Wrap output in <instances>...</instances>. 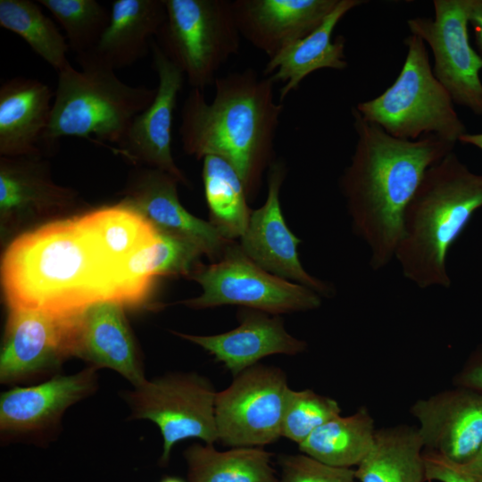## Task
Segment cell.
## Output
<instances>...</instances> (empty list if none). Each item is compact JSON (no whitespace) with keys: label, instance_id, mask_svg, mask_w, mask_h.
<instances>
[{"label":"cell","instance_id":"1","mask_svg":"<svg viewBox=\"0 0 482 482\" xmlns=\"http://www.w3.org/2000/svg\"><path fill=\"white\" fill-rule=\"evenodd\" d=\"M1 282L10 310L72 316L99 302L122 304L119 269L78 217L14 239L2 258Z\"/></svg>","mask_w":482,"mask_h":482},{"label":"cell","instance_id":"2","mask_svg":"<svg viewBox=\"0 0 482 482\" xmlns=\"http://www.w3.org/2000/svg\"><path fill=\"white\" fill-rule=\"evenodd\" d=\"M352 114L357 141L339 185L353 232L369 249L371 269L379 270L395 259L403 212L425 172L455 144L435 134L397 138L354 108Z\"/></svg>","mask_w":482,"mask_h":482},{"label":"cell","instance_id":"3","mask_svg":"<svg viewBox=\"0 0 482 482\" xmlns=\"http://www.w3.org/2000/svg\"><path fill=\"white\" fill-rule=\"evenodd\" d=\"M274 82L252 68L218 77L208 102L191 88L180 112L182 149L196 159L218 156L242 179L248 197L259 189L262 175L274 162V141L283 112L276 102Z\"/></svg>","mask_w":482,"mask_h":482},{"label":"cell","instance_id":"4","mask_svg":"<svg viewBox=\"0 0 482 482\" xmlns=\"http://www.w3.org/2000/svg\"><path fill=\"white\" fill-rule=\"evenodd\" d=\"M482 208V174L451 152L430 166L403 215L395 259L403 277L425 289L449 288L446 257Z\"/></svg>","mask_w":482,"mask_h":482},{"label":"cell","instance_id":"5","mask_svg":"<svg viewBox=\"0 0 482 482\" xmlns=\"http://www.w3.org/2000/svg\"><path fill=\"white\" fill-rule=\"evenodd\" d=\"M58 72L48 125L40 143L53 145L63 137H78L116 145L137 115L154 101L156 88L130 86L113 69L77 58Z\"/></svg>","mask_w":482,"mask_h":482},{"label":"cell","instance_id":"6","mask_svg":"<svg viewBox=\"0 0 482 482\" xmlns=\"http://www.w3.org/2000/svg\"><path fill=\"white\" fill-rule=\"evenodd\" d=\"M407 54L392 86L354 109L366 121L392 137L416 140L435 134L456 144L467 132L446 89L434 76L425 42L411 34L404 39Z\"/></svg>","mask_w":482,"mask_h":482},{"label":"cell","instance_id":"7","mask_svg":"<svg viewBox=\"0 0 482 482\" xmlns=\"http://www.w3.org/2000/svg\"><path fill=\"white\" fill-rule=\"evenodd\" d=\"M166 19L156 36L164 54L192 88L213 85L218 71L240 49L231 0H164Z\"/></svg>","mask_w":482,"mask_h":482},{"label":"cell","instance_id":"8","mask_svg":"<svg viewBox=\"0 0 482 482\" xmlns=\"http://www.w3.org/2000/svg\"><path fill=\"white\" fill-rule=\"evenodd\" d=\"M190 278L203 291L182 303L195 309L240 305L278 315L314 310L321 304L318 293L262 269L235 241L218 261L201 265Z\"/></svg>","mask_w":482,"mask_h":482},{"label":"cell","instance_id":"9","mask_svg":"<svg viewBox=\"0 0 482 482\" xmlns=\"http://www.w3.org/2000/svg\"><path fill=\"white\" fill-rule=\"evenodd\" d=\"M217 392L212 384L196 373H170L145 379L126 392L131 419L148 420L159 428L162 439L160 464L168 463L172 447L187 438L205 444L218 441L215 420Z\"/></svg>","mask_w":482,"mask_h":482},{"label":"cell","instance_id":"10","mask_svg":"<svg viewBox=\"0 0 482 482\" xmlns=\"http://www.w3.org/2000/svg\"><path fill=\"white\" fill-rule=\"evenodd\" d=\"M287 377L273 366L255 364L217 392L218 441L231 447H259L282 436Z\"/></svg>","mask_w":482,"mask_h":482},{"label":"cell","instance_id":"11","mask_svg":"<svg viewBox=\"0 0 482 482\" xmlns=\"http://www.w3.org/2000/svg\"><path fill=\"white\" fill-rule=\"evenodd\" d=\"M435 17L407 21L412 35L433 53L434 76L454 104L482 115V56L469 39L470 0H435Z\"/></svg>","mask_w":482,"mask_h":482},{"label":"cell","instance_id":"12","mask_svg":"<svg viewBox=\"0 0 482 482\" xmlns=\"http://www.w3.org/2000/svg\"><path fill=\"white\" fill-rule=\"evenodd\" d=\"M79 314L10 310L0 354L1 382L14 384L51 374L74 356Z\"/></svg>","mask_w":482,"mask_h":482},{"label":"cell","instance_id":"13","mask_svg":"<svg viewBox=\"0 0 482 482\" xmlns=\"http://www.w3.org/2000/svg\"><path fill=\"white\" fill-rule=\"evenodd\" d=\"M268 191L262 206L252 211L247 228L240 237L243 253L266 271L303 285L320 296H330L332 287L303 267L298 254L301 242L288 229L280 206L279 193L286 177L283 161L275 160L268 169Z\"/></svg>","mask_w":482,"mask_h":482},{"label":"cell","instance_id":"14","mask_svg":"<svg viewBox=\"0 0 482 482\" xmlns=\"http://www.w3.org/2000/svg\"><path fill=\"white\" fill-rule=\"evenodd\" d=\"M151 51L158 77L155 97L135 117L112 150L133 164L160 170L187 185V178L177 166L171 151L173 113L186 78L156 41L151 42Z\"/></svg>","mask_w":482,"mask_h":482},{"label":"cell","instance_id":"15","mask_svg":"<svg viewBox=\"0 0 482 482\" xmlns=\"http://www.w3.org/2000/svg\"><path fill=\"white\" fill-rule=\"evenodd\" d=\"M427 451L455 464L469 461L482 445V392L461 387L420 399L411 408Z\"/></svg>","mask_w":482,"mask_h":482},{"label":"cell","instance_id":"16","mask_svg":"<svg viewBox=\"0 0 482 482\" xmlns=\"http://www.w3.org/2000/svg\"><path fill=\"white\" fill-rule=\"evenodd\" d=\"M178 182L160 170L138 169L131 175L126 199L159 231L194 243L216 262L232 241L225 239L210 221L194 216L183 207L178 195Z\"/></svg>","mask_w":482,"mask_h":482},{"label":"cell","instance_id":"17","mask_svg":"<svg viewBox=\"0 0 482 482\" xmlns=\"http://www.w3.org/2000/svg\"><path fill=\"white\" fill-rule=\"evenodd\" d=\"M338 0H233L241 37L269 59L318 28Z\"/></svg>","mask_w":482,"mask_h":482},{"label":"cell","instance_id":"18","mask_svg":"<svg viewBox=\"0 0 482 482\" xmlns=\"http://www.w3.org/2000/svg\"><path fill=\"white\" fill-rule=\"evenodd\" d=\"M239 325L228 332L196 336L174 332L198 345L221 362L233 377L258 364L272 354L295 355L306 349V343L291 336L278 315L253 310H242Z\"/></svg>","mask_w":482,"mask_h":482},{"label":"cell","instance_id":"19","mask_svg":"<svg viewBox=\"0 0 482 482\" xmlns=\"http://www.w3.org/2000/svg\"><path fill=\"white\" fill-rule=\"evenodd\" d=\"M97 369L57 375L31 386H14L0 397V428L4 433H35L53 427L65 410L96 388Z\"/></svg>","mask_w":482,"mask_h":482},{"label":"cell","instance_id":"20","mask_svg":"<svg viewBox=\"0 0 482 482\" xmlns=\"http://www.w3.org/2000/svg\"><path fill=\"white\" fill-rule=\"evenodd\" d=\"M123 306L99 302L79 315L74 356L96 369H112L137 386L145 378Z\"/></svg>","mask_w":482,"mask_h":482},{"label":"cell","instance_id":"21","mask_svg":"<svg viewBox=\"0 0 482 482\" xmlns=\"http://www.w3.org/2000/svg\"><path fill=\"white\" fill-rule=\"evenodd\" d=\"M362 0H338L335 8L321 24L304 37L289 45L269 59L263 76L274 83L281 82L279 102L296 90L312 72L320 69L345 70V38L338 36L332 41V33L339 21Z\"/></svg>","mask_w":482,"mask_h":482},{"label":"cell","instance_id":"22","mask_svg":"<svg viewBox=\"0 0 482 482\" xmlns=\"http://www.w3.org/2000/svg\"><path fill=\"white\" fill-rule=\"evenodd\" d=\"M110 12L109 24L97 45L77 58L115 71L132 65L148 54L152 38L165 21L166 9L164 0H115Z\"/></svg>","mask_w":482,"mask_h":482},{"label":"cell","instance_id":"23","mask_svg":"<svg viewBox=\"0 0 482 482\" xmlns=\"http://www.w3.org/2000/svg\"><path fill=\"white\" fill-rule=\"evenodd\" d=\"M54 93L44 82L18 76L0 87V154L16 157L40 153Z\"/></svg>","mask_w":482,"mask_h":482},{"label":"cell","instance_id":"24","mask_svg":"<svg viewBox=\"0 0 482 482\" xmlns=\"http://www.w3.org/2000/svg\"><path fill=\"white\" fill-rule=\"evenodd\" d=\"M202 255H204V253L194 243L159 231L153 242L121 264L120 281L124 306L144 303L154 277L190 278L201 266L199 262Z\"/></svg>","mask_w":482,"mask_h":482},{"label":"cell","instance_id":"25","mask_svg":"<svg viewBox=\"0 0 482 482\" xmlns=\"http://www.w3.org/2000/svg\"><path fill=\"white\" fill-rule=\"evenodd\" d=\"M40 153L0 159V212L2 218L42 212L71 203L75 193L55 185Z\"/></svg>","mask_w":482,"mask_h":482},{"label":"cell","instance_id":"26","mask_svg":"<svg viewBox=\"0 0 482 482\" xmlns=\"http://www.w3.org/2000/svg\"><path fill=\"white\" fill-rule=\"evenodd\" d=\"M423 448L418 427L398 425L376 430L355 477L359 482H425Z\"/></svg>","mask_w":482,"mask_h":482},{"label":"cell","instance_id":"27","mask_svg":"<svg viewBox=\"0 0 482 482\" xmlns=\"http://www.w3.org/2000/svg\"><path fill=\"white\" fill-rule=\"evenodd\" d=\"M78 220L119 270L128 258L153 242L159 233L126 198L78 216Z\"/></svg>","mask_w":482,"mask_h":482},{"label":"cell","instance_id":"28","mask_svg":"<svg viewBox=\"0 0 482 482\" xmlns=\"http://www.w3.org/2000/svg\"><path fill=\"white\" fill-rule=\"evenodd\" d=\"M271 455L260 447L221 452L213 445L194 444L184 453L187 482H278Z\"/></svg>","mask_w":482,"mask_h":482},{"label":"cell","instance_id":"29","mask_svg":"<svg viewBox=\"0 0 482 482\" xmlns=\"http://www.w3.org/2000/svg\"><path fill=\"white\" fill-rule=\"evenodd\" d=\"M375 432L371 415L365 407H361L350 416L339 415L320 426L298 448L324 464L351 468L358 466L369 453Z\"/></svg>","mask_w":482,"mask_h":482},{"label":"cell","instance_id":"30","mask_svg":"<svg viewBox=\"0 0 482 482\" xmlns=\"http://www.w3.org/2000/svg\"><path fill=\"white\" fill-rule=\"evenodd\" d=\"M203 162V182L210 222L227 240L240 238L252 210L245 187L234 168L223 159L207 155Z\"/></svg>","mask_w":482,"mask_h":482},{"label":"cell","instance_id":"31","mask_svg":"<svg viewBox=\"0 0 482 482\" xmlns=\"http://www.w3.org/2000/svg\"><path fill=\"white\" fill-rule=\"evenodd\" d=\"M0 26L20 36L57 72L71 64L66 37L35 2L0 0Z\"/></svg>","mask_w":482,"mask_h":482},{"label":"cell","instance_id":"32","mask_svg":"<svg viewBox=\"0 0 482 482\" xmlns=\"http://www.w3.org/2000/svg\"><path fill=\"white\" fill-rule=\"evenodd\" d=\"M38 4L62 27L77 56L94 49L110 21V10L96 0H38Z\"/></svg>","mask_w":482,"mask_h":482},{"label":"cell","instance_id":"33","mask_svg":"<svg viewBox=\"0 0 482 482\" xmlns=\"http://www.w3.org/2000/svg\"><path fill=\"white\" fill-rule=\"evenodd\" d=\"M341 409L335 399L310 389L288 388L282 419V436L300 445L316 428L339 416Z\"/></svg>","mask_w":482,"mask_h":482},{"label":"cell","instance_id":"34","mask_svg":"<svg viewBox=\"0 0 482 482\" xmlns=\"http://www.w3.org/2000/svg\"><path fill=\"white\" fill-rule=\"evenodd\" d=\"M278 482H359L351 468L324 464L305 454H284L278 459Z\"/></svg>","mask_w":482,"mask_h":482},{"label":"cell","instance_id":"35","mask_svg":"<svg viewBox=\"0 0 482 482\" xmlns=\"http://www.w3.org/2000/svg\"><path fill=\"white\" fill-rule=\"evenodd\" d=\"M423 459L426 481L478 482L460 470L454 463L436 453L425 450Z\"/></svg>","mask_w":482,"mask_h":482},{"label":"cell","instance_id":"36","mask_svg":"<svg viewBox=\"0 0 482 482\" xmlns=\"http://www.w3.org/2000/svg\"><path fill=\"white\" fill-rule=\"evenodd\" d=\"M461 387L482 392V355L477 357L456 378Z\"/></svg>","mask_w":482,"mask_h":482},{"label":"cell","instance_id":"37","mask_svg":"<svg viewBox=\"0 0 482 482\" xmlns=\"http://www.w3.org/2000/svg\"><path fill=\"white\" fill-rule=\"evenodd\" d=\"M470 23L474 30L476 44L482 54V0H470Z\"/></svg>","mask_w":482,"mask_h":482},{"label":"cell","instance_id":"38","mask_svg":"<svg viewBox=\"0 0 482 482\" xmlns=\"http://www.w3.org/2000/svg\"><path fill=\"white\" fill-rule=\"evenodd\" d=\"M455 466L476 481L482 482V445L469 461L461 465L455 464Z\"/></svg>","mask_w":482,"mask_h":482},{"label":"cell","instance_id":"39","mask_svg":"<svg viewBox=\"0 0 482 482\" xmlns=\"http://www.w3.org/2000/svg\"><path fill=\"white\" fill-rule=\"evenodd\" d=\"M459 141L463 144L474 145L482 151V133L466 132L460 137Z\"/></svg>","mask_w":482,"mask_h":482},{"label":"cell","instance_id":"40","mask_svg":"<svg viewBox=\"0 0 482 482\" xmlns=\"http://www.w3.org/2000/svg\"><path fill=\"white\" fill-rule=\"evenodd\" d=\"M160 482H187L185 480H183L182 478H178V477H166L164 478H162Z\"/></svg>","mask_w":482,"mask_h":482}]
</instances>
